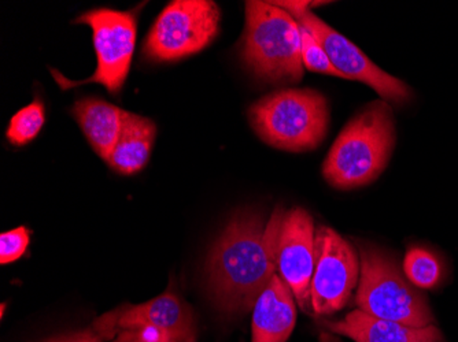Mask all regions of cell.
<instances>
[{
  "instance_id": "cell-20",
  "label": "cell",
  "mask_w": 458,
  "mask_h": 342,
  "mask_svg": "<svg viewBox=\"0 0 458 342\" xmlns=\"http://www.w3.org/2000/svg\"><path fill=\"white\" fill-rule=\"evenodd\" d=\"M100 337L105 342H177L154 329H120Z\"/></svg>"
},
{
  "instance_id": "cell-13",
  "label": "cell",
  "mask_w": 458,
  "mask_h": 342,
  "mask_svg": "<svg viewBox=\"0 0 458 342\" xmlns=\"http://www.w3.org/2000/svg\"><path fill=\"white\" fill-rule=\"evenodd\" d=\"M329 333L349 337L356 342H441V331L434 325L411 328L403 323L377 318L361 310L347 313L344 319L324 322Z\"/></svg>"
},
{
  "instance_id": "cell-3",
  "label": "cell",
  "mask_w": 458,
  "mask_h": 342,
  "mask_svg": "<svg viewBox=\"0 0 458 342\" xmlns=\"http://www.w3.org/2000/svg\"><path fill=\"white\" fill-rule=\"evenodd\" d=\"M242 55L262 81L300 82L303 76L300 24L272 2H247Z\"/></svg>"
},
{
  "instance_id": "cell-21",
  "label": "cell",
  "mask_w": 458,
  "mask_h": 342,
  "mask_svg": "<svg viewBox=\"0 0 458 342\" xmlns=\"http://www.w3.org/2000/svg\"><path fill=\"white\" fill-rule=\"evenodd\" d=\"M41 342H105L94 328L86 330L73 331V333L62 334V336L50 337Z\"/></svg>"
},
{
  "instance_id": "cell-22",
  "label": "cell",
  "mask_w": 458,
  "mask_h": 342,
  "mask_svg": "<svg viewBox=\"0 0 458 342\" xmlns=\"http://www.w3.org/2000/svg\"><path fill=\"white\" fill-rule=\"evenodd\" d=\"M321 342H341L336 337L332 336L331 333L321 334Z\"/></svg>"
},
{
  "instance_id": "cell-10",
  "label": "cell",
  "mask_w": 458,
  "mask_h": 342,
  "mask_svg": "<svg viewBox=\"0 0 458 342\" xmlns=\"http://www.w3.org/2000/svg\"><path fill=\"white\" fill-rule=\"evenodd\" d=\"M92 328L103 336L120 329H154L177 342L195 341L194 315L176 293L168 290L138 305H123L105 313Z\"/></svg>"
},
{
  "instance_id": "cell-7",
  "label": "cell",
  "mask_w": 458,
  "mask_h": 342,
  "mask_svg": "<svg viewBox=\"0 0 458 342\" xmlns=\"http://www.w3.org/2000/svg\"><path fill=\"white\" fill-rule=\"evenodd\" d=\"M76 24L89 25L92 29L97 71L84 81H69L51 71L62 89L74 88L77 85L100 84L115 95L121 91L130 73L131 62L136 45V18L131 13L98 9L80 15Z\"/></svg>"
},
{
  "instance_id": "cell-18",
  "label": "cell",
  "mask_w": 458,
  "mask_h": 342,
  "mask_svg": "<svg viewBox=\"0 0 458 342\" xmlns=\"http://www.w3.org/2000/svg\"><path fill=\"white\" fill-rule=\"evenodd\" d=\"M301 43H302L303 66L308 71L344 79V76L332 65L320 43L302 27H301Z\"/></svg>"
},
{
  "instance_id": "cell-17",
  "label": "cell",
  "mask_w": 458,
  "mask_h": 342,
  "mask_svg": "<svg viewBox=\"0 0 458 342\" xmlns=\"http://www.w3.org/2000/svg\"><path fill=\"white\" fill-rule=\"evenodd\" d=\"M46 121L45 104L35 100L15 113L6 132L7 140L15 146H27L38 138Z\"/></svg>"
},
{
  "instance_id": "cell-16",
  "label": "cell",
  "mask_w": 458,
  "mask_h": 342,
  "mask_svg": "<svg viewBox=\"0 0 458 342\" xmlns=\"http://www.w3.org/2000/svg\"><path fill=\"white\" fill-rule=\"evenodd\" d=\"M403 272L408 281L420 289H431L441 279L442 267L431 252L413 246L406 252Z\"/></svg>"
},
{
  "instance_id": "cell-5",
  "label": "cell",
  "mask_w": 458,
  "mask_h": 342,
  "mask_svg": "<svg viewBox=\"0 0 458 342\" xmlns=\"http://www.w3.org/2000/svg\"><path fill=\"white\" fill-rule=\"evenodd\" d=\"M359 310L411 328H427L435 322L427 298L403 277L390 254L369 244L359 246Z\"/></svg>"
},
{
  "instance_id": "cell-15",
  "label": "cell",
  "mask_w": 458,
  "mask_h": 342,
  "mask_svg": "<svg viewBox=\"0 0 458 342\" xmlns=\"http://www.w3.org/2000/svg\"><path fill=\"white\" fill-rule=\"evenodd\" d=\"M156 136L157 126L153 121L127 113L117 146L107 163L125 176L138 173L148 164Z\"/></svg>"
},
{
  "instance_id": "cell-12",
  "label": "cell",
  "mask_w": 458,
  "mask_h": 342,
  "mask_svg": "<svg viewBox=\"0 0 458 342\" xmlns=\"http://www.w3.org/2000/svg\"><path fill=\"white\" fill-rule=\"evenodd\" d=\"M294 295L279 274H275L253 307L251 342H285L295 328Z\"/></svg>"
},
{
  "instance_id": "cell-8",
  "label": "cell",
  "mask_w": 458,
  "mask_h": 342,
  "mask_svg": "<svg viewBox=\"0 0 458 342\" xmlns=\"http://www.w3.org/2000/svg\"><path fill=\"white\" fill-rule=\"evenodd\" d=\"M295 18L320 43L332 65L344 79L364 82L380 96L394 103H403L411 97V89L401 79L377 68L349 38L336 32L309 9V2H272Z\"/></svg>"
},
{
  "instance_id": "cell-19",
  "label": "cell",
  "mask_w": 458,
  "mask_h": 342,
  "mask_svg": "<svg viewBox=\"0 0 458 342\" xmlns=\"http://www.w3.org/2000/svg\"><path fill=\"white\" fill-rule=\"evenodd\" d=\"M30 246V230L24 226L6 231L0 236V263L18 261Z\"/></svg>"
},
{
  "instance_id": "cell-2",
  "label": "cell",
  "mask_w": 458,
  "mask_h": 342,
  "mask_svg": "<svg viewBox=\"0 0 458 342\" xmlns=\"http://www.w3.org/2000/svg\"><path fill=\"white\" fill-rule=\"evenodd\" d=\"M397 140L393 110L383 100L369 103L347 122L332 144L323 176L336 189L365 187L387 167Z\"/></svg>"
},
{
  "instance_id": "cell-6",
  "label": "cell",
  "mask_w": 458,
  "mask_h": 342,
  "mask_svg": "<svg viewBox=\"0 0 458 342\" xmlns=\"http://www.w3.org/2000/svg\"><path fill=\"white\" fill-rule=\"evenodd\" d=\"M220 21V7L212 0H174L157 18L144 55L161 62L194 55L217 38Z\"/></svg>"
},
{
  "instance_id": "cell-1",
  "label": "cell",
  "mask_w": 458,
  "mask_h": 342,
  "mask_svg": "<svg viewBox=\"0 0 458 342\" xmlns=\"http://www.w3.org/2000/svg\"><path fill=\"white\" fill-rule=\"evenodd\" d=\"M285 213L276 208L267 221L261 213L242 211L213 246L208 263L210 292L226 313H244L253 308L276 274Z\"/></svg>"
},
{
  "instance_id": "cell-11",
  "label": "cell",
  "mask_w": 458,
  "mask_h": 342,
  "mask_svg": "<svg viewBox=\"0 0 458 342\" xmlns=\"http://www.w3.org/2000/svg\"><path fill=\"white\" fill-rule=\"evenodd\" d=\"M315 221L308 211H287L280 231L277 248V274L290 287L301 310L308 313L310 284L315 269Z\"/></svg>"
},
{
  "instance_id": "cell-4",
  "label": "cell",
  "mask_w": 458,
  "mask_h": 342,
  "mask_svg": "<svg viewBox=\"0 0 458 342\" xmlns=\"http://www.w3.org/2000/svg\"><path fill=\"white\" fill-rule=\"evenodd\" d=\"M249 118L265 143L290 153H305L318 148L328 132V102L315 89H283L254 103Z\"/></svg>"
},
{
  "instance_id": "cell-9",
  "label": "cell",
  "mask_w": 458,
  "mask_h": 342,
  "mask_svg": "<svg viewBox=\"0 0 458 342\" xmlns=\"http://www.w3.org/2000/svg\"><path fill=\"white\" fill-rule=\"evenodd\" d=\"M360 281V256L349 241L327 226L316 229L311 310L332 315L346 307Z\"/></svg>"
},
{
  "instance_id": "cell-14",
  "label": "cell",
  "mask_w": 458,
  "mask_h": 342,
  "mask_svg": "<svg viewBox=\"0 0 458 342\" xmlns=\"http://www.w3.org/2000/svg\"><path fill=\"white\" fill-rule=\"evenodd\" d=\"M127 113L117 105L98 97H87L74 104V118L95 153L103 161L107 162L112 156L120 138Z\"/></svg>"
}]
</instances>
